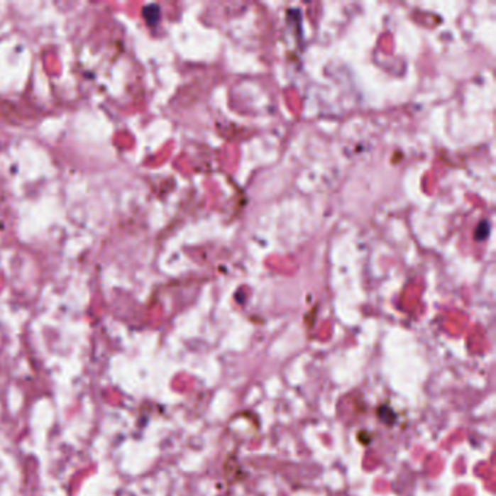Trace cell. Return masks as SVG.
Here are the masks:
<instances>
[{"instance_id": "obj_1", "label": "cell", "mask_w": 496, "mask_h": 496, "mask_svg": "<svg viewBox=\"0 0 496 496\" xmlns=\"http://www.w3.org/2000/svg\"><path fill=\"white\" fill-rule=\"evenodd\" d=\"M489 231H490V224H489L486 220L482 221V223L478 226V228H476V239H478V241L486 239L487 235H489Z\"/></svg>"}, {"instance_id": "obj_2", "label": "cell", "mask_w": 496, "mask_h": 496, "mask_svg": "<svg viewBox=\"0 0 496 496\" xmlns=\"http://www.w3.org/2000/svg\"><path fill=\"white\" fill-rule=\"evenodd\" d=\"M159 12H160V11H159V8H158L156 5H150V6H148V8H144V12H143V13H144V18H148L149 15L153 16L152 21H153V23H155V22L159 19V15H160Z\"/></svg>"}]
</instances>
